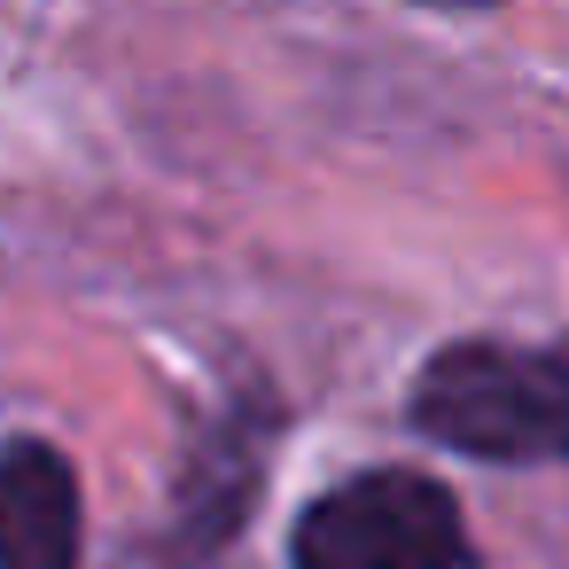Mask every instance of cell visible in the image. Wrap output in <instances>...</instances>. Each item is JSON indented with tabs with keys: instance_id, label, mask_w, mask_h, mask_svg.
I'll use <instances>...</instances> for the list:
<instances>
[{
	"instance_id": "1",
	"label": "cell",
	"mask_w": 569,
	"mask_h": 569,
	"mask_svg": "<svg viewBox=\"0 0 569 569\" xmlns=\"http://www.w3.org/2000/svg\"><path fill=\"white\" fill-rule=\"evenodd\" d=\"M413 429L499 468L569 460V336L561 343H445L406 398Z\"/></svg>"
},
{
	"instance_id": "2",
	"label": "cell",
	"mask_w": 569,
	"mask_h": 569,
	"mask_svg": "<svg viewBox=\"0 0 569 569\" xmlns=\"http://www.w3.org/2000/svg\"><path fill=\"white\" fill-rule=\"evenodd\" d=\"M289 569H468V522L437 476L367 468L297 515Z\"/></svg>"
},
{
	"instance_id": "3",
	"label": "cell",
	"mask_w": 569,
	"mask_h": 569,
	"mask_svg": "<svg viewBox=\"0 0 569 569\" xmlns=\"http://www.w3.org/2000/svg\"><path fill=\"white\" fill-rule=\"evenodd\" d=\"M0 569H79V476L48 437L0 445Z\"/></svg>"
}]
</instances>
